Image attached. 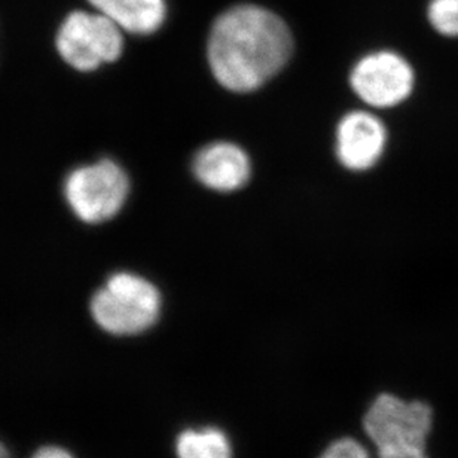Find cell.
Returning a JSON list of instances; mask_svg holds the SVG:
<instances>
[{
    "instance_id": "cell-15",
    "label": "cell",
    "mask_w": 458,
    "mask_h": 458,
    "mask_svg": "<svg viewBox=\"0 0 458 458\" xmlns=\"http://www.w3.org/2000/svg\"><path fill=\"white\" fill-rule=\"evenodd\" d=\"M0 458H13L8 448H6V445L2 441H0Z\"/></svg>"
},
{
    "instance_id": "cell-5",
    "label": "cell",
    "mask_w": 458,
    "mask_h": 458,
    "mask_svg": "<svg viewBox=\"0 0 458 458\" xmlns=\"http://www.w3.org/2000/svg\"><path fill=\"white\" fill-rule=\"evenodd\" d=\"M363 428L378 450L423 446L432 432V408L423 402H405L381 394L370 405Z\"/></svg>"
},
{
    "instance_id": "cell-2",
    "label": "cell",
    "mask_w": 458,
    "mask_h": 458,
    "mask_svg": "<svg viewBox=\"0 0 458 458\" xmlns=\"http://www.w3.org/2000/svg\"><path fill=\"white\" fill-rule=\"evenodd\" d=\"M89 311L98 327L111 335H139L158 322L161 293L145 277L116 273L94 293Z\"/></svg>"
},
{
    "instance_id": "cell-8",
    "label": "cell",
    "mask_w": 458,
    "mask_h": 458,
    "mask_svg": "<svg viewBox=\"0 0 458 458\" xmlns=\"http://www.w3.org/2000/svg\"><path fill=\"white\" fill-rule=\"evenodd\" d=\"M194 174L208 190L233 192L250 179L249 155L240 146L216 141L199 150L194 159Z\"/></svg>"
},
{
    "instance_id": "cell-13",
    "label": "cell",
    "mask_w": 458,
    "mask_h": 458,
    "mask_svg": "<svg viewBox=\"0 0 458 458\" xmlns=\"http://www.w3.org/2000/svg\"><path fill=\"white\" fill-rule=\"evenodd\" d=\"M378 458H428V455L423 446H405L378 450Z\"/></svg>"
},
{
    "instance_id": "cell-3",
    "label": "cell",
    "mask_w": 458,
    "mask_h": 458,
    "mask_svg": "<svg viewBox=\"0 0 458 458\" xmlns=\"http://www.w3.org/2000/svg\"><path fill=\"white\" fill-rule=\"evenodd\" d=\"M130 179L114 159L75 168L64 181V199L80 221L98 225L111 221L127 203Z\"/></svg>"
},
{
    "instance_id": "cell-11",
    "label": "cell",
    "mask_w": 458,
    "mask_h": 458,
    "mask_svg": "<svg viewBox=\"0 0 458 458\" xmlns=\"http://www.w3.org/2000/svg\"><path fill=\"white\" fill-rule=\"evenodd\" d=\"M428 18L437 33L458 38V0H430Z\"/></svg>"
},
{
    "instance_id": "cell-9",
    "label": "cell",
    "mask_w": 458,
    "mask_h": 458,
    "mask_svg": "<svg viewBox=\"0 0 458 458\" xmlns=\"http://www.w3.org/2000/svg\"><path fill=\"white\" fill-rule=\"evenodd\" d=\"M89 4L131 35L158 31L167 17L165 0H89Z\"/></svg>"
},
{
    "instance_id": "cell-14",
    "label": "cell",
    "mask_w": 458,
    "mask_h": 458,
    "mask_svg": "<svg viewBox=\"0 0 458 458\" xmlns=\"http://www.w3.org/2000/svg\"><path fill=\"white\" fill-rule=\"evenodd\" d=\"M30 458H75L62 446H42Z\"/></svg>"
},
{
    "instance_id": "cell-7",
    "label": "cell",
    "mask_w": 458,
    "mask_h": 458,
    "mask_svg": "<svg viewBox=\"0 0 458 458\" xmlns=\"http://www.w3.org/2000/svg\"><path fill=\"white\" fill-rule=\"evenodd\" d=\"M387 145V130L369 112H350L336 130V155L344 167L363 172L374 167Z\"/></svg>"
},
{
    "instance_id": "cell-6",
    "label": "cell",
    "mask_w": 458,
    "mask_h": 458,
    "mask_svg": "<svg viewBox=\"0 0 458 458\" xmlns=\"http://www.w3.org/2000/svg\"><path fill=\"white\" fill-rule=\"evenodd\" d=\"M350 82L366 105L393 107L410 98L415 76L410 63L402 55L393 51H378L357 62Z\"/></svg>"
},
{
    "instance_id": "cell-4",
    "label": "cell",
    "mask_w": 458,
    "mask_h": 458,
    "mask_svg": "<svg viewBox=\"0 0 458 458\" xmlns=\"http://www.w3.org/2000/svg\"><path fill=\"white\" fill-rule=\"evenodd\" d=\"M55 48L72 69L89 73L123 55V29L98 11H73L58 29Z\"/></svg>"
},
{
    "instance_id": "cell-10",
    "label": "cell",
    "mask_w": 458,
    "mask_h": 458,
    "mask_svg": "<svg viewBox=\"0 0 458 458\" xmlns=\"http://www.w3.org/2000/svg\"><path fill=\"white\" fill-rule=\"evenodd\" d=\"M177 458H231L233 450L225 433L219 428L185 430L177 437Z\"/></svg>"
},
{
    "instance_id": "cell-1",
    "label": "cell",
    "mask_w": 458,
    "mask_h": 458,
    "mask_svg": "<svg viewBox=\"0 0 458 458\" xmlns=\"http://www.w3.org/2000/svg\"><path fill=\"white\" fill-rule=\"evenodd\" d=\"M293 49L282 18L258 4H237L217 17L208 38V64L233 93L259 89L282 71Z\"/></svg>"
},
{
    "instance_id": "cell-12",
    "label": "cell",
    "mask_w": 458,
    "mask_h": 458,
    "mask_svg": "<svg viewBox=\"0 0 458 458\" xmlns=\"http://www.w3.org/2000/svg\"><path fill=\"white\" fill-rule=\"evenodd\" d=\"M320 458H370L365 446L350 437L334 442Z\"/></svg>"
}]
</instances>
